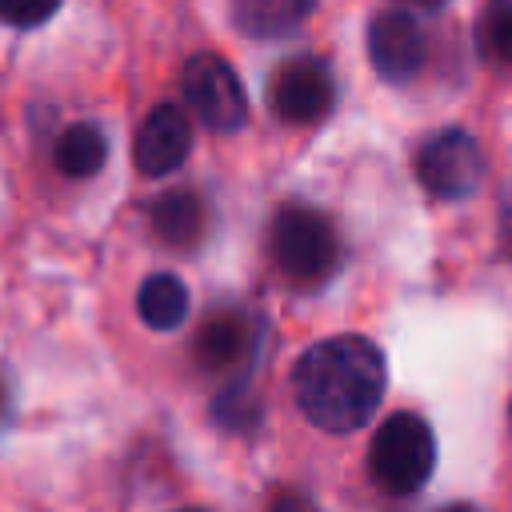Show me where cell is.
Instances as JSON below:
<instances>
[{
	"label": "cell",
	"mask_w": 512,
	"mask_h": 512,
	"mask_svg": "<svg viewBox=\"0 0 512 512\" xmlns=\"http://www.w3.org/2000/svg\"><path fill=\"white\" fill-rule=\"evenodd\" d=\"M300 412L324 432H356L380 408L384 356L364 336H328L292 368Z\"/></svg>",
	"instance_id": "6da1fadb"
},
{
	"label": "cell",
	"mask_w": 512,
	"mask_h": 512,
	"mask_svg": "<svg viewBox=\"0 0 512 512\" xmlns=\"http://www.w3.org/2000/svg\"><path fill=\"white\" fill-rule=\"evenodd\" d=\"M436 464V440L432 428L416 412L388 416L368 448V472L388 496H412L424 488Z\"/></svg>",
	"instance_id": "7a4b0ae2"
},
{
	"label": "cell",
	"mask_w": 512,
	"mask_h": 512,
	"mask_svg": "<svg viewBox=\"0 0 512 512\" xmlns=\"http://www.w3.org/2000/svg\"><path fill=\"white\" fill-rule=\"evenodd\" d=\"M268 244H272L276 268L296 284L328 280L332 268H336V256H340L332 224L308 204H284L272 220Z\"/></svg>",
	"instance_id": "3957f363"
},
{
	"label": "cell",
	"mask_w": 512,
	"mask_h": 512,
	"mask_svg": "<svg viewBox=\"0 0 512 512\" xmlns=\"http://www.w3.org/2000/svg\"><path fill=\"white\" fill-rule=\"evenodd\" d=\"M184 100L196 120L212 132H236L248 116L244 84L236 68L216 52H200L184 64Z\"/></svg>",
	"instance_id": "277c9868"
},
{
	"label": "cell",
	"mask_w": 512,
	"mask_h": 512,
	"mask_svg": "<svg viewBox=\"0 0 512 512\" xmlns=\"http://www.w3.org/2000/svg\"><path fill=\"white\" fill-rule=\"evenodd\" d=\"M416 176L420 184L436 196V200H464L476 192L480 176H484V156H480V144L460 132V128H448L440 136H432L420 156H416Z\"/></svg>",
	"instance_id": "5b68a950"
},
{
	"label": "cell",
	"mask_w": 512,
	"mask_h": 512,
	"mask_svg": "<svg viewBox=\"0 0 512 512\" xmlns=\"http://www.w3.org/2000/svg\"><path fill=\"white\" fill-rule=\"evenodd\" d=\"M336 96L332 72L328 64L304 56V60H288L276 68L272 84H268V104L284 124H316L328 116Z\"/></svg>",
	"instance_id": "8992f818"
},
{
	"label": "cell",
	"mask_w": 512,
	"mask_h": 512,
	"mask_svg": "<svg viewBox=\"0 0 512 512\" xmlns=\"http://www.w3.org/2000/svg\"><path fill=\"white\" fill-rule=\"evenodd\" d=\"M424 28L416 24L412 12L404 8H388L380 16H372L368 24V60L376 68L380 80L388 84H404L424 68Z\"/></svg>",
	"instance_id": "52a82bcc"
},
{
	"label": "cell",
	"mask_w": 512,
	"mask_h": 512,
	"mask_svg": "<svg viewBox=\"0 0 512 512\" xmlns=\"http://www.w3.org/2000/svg\"><path fill=\"white\" fill-rule=\"evenodd\" d=\"M192 148V124L184 116V108L176 104H156L144 124L136 128V144H132V156H136V168L144 176H164L172 168L184 164Z\"/></svg>",
	"instance_id": "ba28073f"
},
{
	"label": "cell",
	"mask_w": 512,
	"mask_h": 512,
	"mask_svg": "<svg viewBox=\"0 0 512 512\" xmlns=\"http://www.w3.org/2000/svg\"><path fill=\"white\" fill-rule=\"evenodd\" d=\"M228 4H232L236 28L244 36H260V40L296 32L316 8V0H228Z\"/></svg>",
	"instance_id": "9c48e42d"
},
{
	"label": "cell",
	"mask_w": 512,
	"mask_h": 512,
	"mask_svg": "<svg viewBox=\"0 0 512 512\" xmlns=\"http://www.w3.org/2000/svg\"><path fill=\"white\" fill-rule=\"evenodd\" d=\"M136 312L148 328L156 332H168V328H180L184 316H188V288L172 276V272H156L140 284L136 292Z\"/></svg>",
	"instance_id": "30bf717a"
},
{
	"label": "cell",
	"mask_w": 512,
	"mask_h": 512,
	"mask_svg": "<svg viewBox=\"0 0 512 512\" xmlns=\"http://www.w3.org/2000/svg\"><path fill=\"white\" fill-rule=\"evenodd\" d=\"M148 220H152V232H156L164 244L188 248V244H196V236H200L204 212H200V200H196L188 188H176V192H164V196L148 208Z\"/></svg>",
	"instance_id": "8fae6325"
},
{
	"label": "cell",
	"mask_w": 512,
	"mask_h": 512,
	"mask_svg": "<svg viewBox=\"0 0 512 512\" xmlns=\"http://www.w3.org/2000/svg\"><path fill=\"white\" fill-rule=\"evenodd\" d=\"M56 168L72 180H84L92 172L104 168V156H108V144H104V132L96 124H72L60 132L56 140Z\"/></svg>",
	"instance_id": "7c38bea8"
},
{
	"label": "cell",
	"mask_w": 512,
	"mask_h": 512,
	"mask_svg": "<svg viewBox=\"0 0 512 512\" xmlns=\"http://www.w3.org/2000/svg\"><path fill=\"white\" fill-rule=\"evenodd\" d=\"M244 344H248V324L240 316H212L200 328L196 356L204 368H228L236 356H244Z\"/></svg>",
	"instance_id": "4fadbf2b"
},
{
	"label": "cell",
	"mask_w": 512,
	"mask_h": 512,
	"mask_svg": "<svg viewBox=\"0 0 512 512\" xmlns=\"http://www.w3.org/2000/svg\"><path fill=\"white\" fill-rule=\"evenodd\" d=\"M476 48L488 64L512 68V0H488L476 20Z\"/></svg>",
	"instance_id": "5bb4252c"
},
{
	"label": "cell",
	"mask_w": 512,
	"mask_h": 512,
	"mask_svg": "<svg viewBox=\"0 0 512 512\" xmlns=\"http://www.w3.org/2000/svg\"><path fill=\"white\" fill-rule=\"evenodd\" d=\"M60 8V0H0V20L12 28H36L44 20H52Z\"/></svg>",
	"instance_id": "9a60e30c"
},
{
	"label": "cell",
	"mask_w": 512,
	"mask_h": 512,
	"mask_svg": "<svg viewBox=\"0 0 512 512\" xmlns=\"http://www.w3.org/2000/svg\"><path fill=\"white\" fill-rule=\"evenodd\" d=\"M268 512H312V504H308L300 492H280Z\"/></svg>",
	"instance_id": "2e32d148"
},
{
	"label": "cell",
	"mask_w": 512,
	"mask_h": 512,
	"mask_svg": "<svg viewBox=\"0 0 512 512\" xmlns=\"http://www.w3.org/2000/svg\"><path fill=\"white\" fill-rule=\"evenodd\" d=\"M404 4H412V8H424V12H432V8H440L444 0H404Z\"/></svg>",
	"instance_id": "e0dca14e"
},
{
	"label": "cell",
	"mask_w": 512,
	"mask_h": 512,
	"mask_svg": "<svg viewBox=\"0 0 512 512\" xmlns=\"http://www.w3.org/2000/svg\"><path fill=\"white\" fill-rule=\"evenodd\" d=\"M444 512H476V508H472V504H448Z\"/></svg>",
	"instance_id": "ac0fdd59"
},
{
	"label": "cell",
	"mask_w": 512,
	"mask_h": 512,
	"mask_svg": "<svg viewBox=\"0 0 512 512\" xmlns=\"http://www.w3.org/2000/svg\"><path fill=\"white\" fill-rule=\"evenodd\" d=\"M4 400H8V384H4V376H0V412H4Z\"/></svg>",
	"instance_id": "d6986e66"
},
{
	"label": "cell",
	"mask_w": 512,
	"mask_h": 512,
	"mask_svg": "<svg viewBox=\"0 0 512 512\" xmlns=\"http://www.w3.org/2000/svg\"><path fill=\"white\" fill-rule=\"evenodd\" d=\"M180 512H200V508H180Z\"/></svg>",
	"instance_id": "ffe728a7"
}]
</instances>
